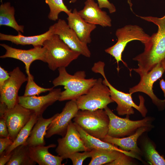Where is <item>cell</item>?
I'll return each mask as SVG.
<instances>
[{
  "instance_id": "cell-33",
  "label": "cell",
  "mask_w": 165,
  "mask_h": 165,
  "mask_svg": "<svg viewBox=\"0 0 165 165\" xmlns=\"http://www.w3.org/2000/svg\"><path fill=\"white\" fill-rule=\"evenodd\" d=\"M99 7L101 8H105L107 9L110 13L115 12L116 9L115 6L110 3L108 0H97ZM77 0H70V2L75 3Z\"/></svg>"
},
{
  "instance_id": "cell-15",
  "label": "cell",
  "mask_w": 165,
  "mask_h": 165,
  "mask_svg": "<svg viewBox=\"0 0 165 165\" xmlns=\"http://www.w3.org/2000/svg\"><path fill=\"white\" fill-rule=\"evenodd\" d=\"M1 46L6 50L5 53L0 57L1 58H11L19 60L25 64V71L28 77L32 75L30 68L32 63L36 60L41 61L45 62V48L43 46H37L28 50L13 48L4 43Z\"/></svg>"
},
{
  "instance_id": "cell-31",
  "label": "cell",
  "mask_w": 165,
  "mask_h": 165,
  "mask_svg": "<svg viewBox=\"0 0 165 165\" xmlns=\"http://www.w3.org/2000/svg\"><path fill=\"white\" fill-rule=\"evenodd\" d=\"M91 157V151H85L82 153L76 152L70 155L68 158L71 159L73 165H82L84 161Z\"/></svg>"
},
{
  "instance_id": "cell-25",
  "label": "cell",
  "mask_w": 165,
  "mask_h": 165,
  "mask_svg": "<svg viewBox=\"0 0 165 165\" xmlns=\"http://www.w3.org/2000/svg\"><path fill=\"white\" fill-rule=\"evenodd\" d=\"M121 152L114 150L92 149L91 150V159L88 165H106L116 159Z\"/></svg>"
},
{
  "instance_id": "cell-19",
  "label": "cell",
  "mask_w": 165,
  "mask_h": 165,
  "mask_svg": "<svg viewBox=\"0 0 165 165\" xmlns=\"http://www.w3.org/2000/svg\"><path fill=\"white\" fill-rule=\"evenodd\" d=\"M56 145L51 144L47 146L38 145L29 146L30 157L39 165H61L63 158L61 156L52 155L49 149L56 147Z\"/></svg>"
},
{
  "instance_id": "cell-37",
  "label": "cell",
  "mask_w": 165,
  "mask_h": 165,
  "mask_svg": "<svg viewBox=\"0 0 165 165\" xmlns=\"http://www.w3.org/2000/svg\"><path fill=\"white\" fill-rule=\"evenodd\" d=\"M12 154V151L6 154L3 153L0 155V165H4L9 161Z\"/></svg>"
},
{
  "instance_id": "cell-17",
  "label": "cell",
  "mask_w": 165,
  "mask_h": 165,
  "mask_svg": "<svg viewBox=\"0 0 165 165\" xmlns=\"http://www.w3.org/2000/svg\"><path fill=\"white\" fill-rule=\"evenodd\" d=\"M84 4L83 9L78 13L86 22L103 27L112 26V20L109 16L102 10L94 0H86Z\"/></svg>"
},
{
  "instance_id": "cell-11",
  "label": "cell",
  "mask_w": 165,
  "mask_h": 165,
  "mask_svg": "<svg viewBox=\"0 0 165 165\" xmlns=\"http://www.w3.org/2000/svg\"><path fill=\"white\" fill-rule=\"evenodd\" d=\"M58 145L55 151L63 159L68 158L76 152L90 151L85 145L80 134L74 123L71 121L65 135L57 140Z\"/></svg>"
},
{
  "instance_id": "cell-34",
  "label": "cell",
  "mask_w": 165,
  "mask_h": 165,
  "mask_svg": "<svg viewBox=\"0 0 165 165\" xmlns=\"http://www.w3.org/2000/svg\"><path fill=\"white\" fill-rule=\"evenodd\" d=\"M13 141L9 137L0 138V155L13 143Z\"/></svg>"
},
{
  "instance_id": "cell-13",
  "label": "cell",
  "mask_w": 165,
  "mask_h": 165,
  "mask_svg": "<svg viewBox=\"0 0 165 165\" xmlns=\"http://www.w3.org/2000/svg\"><path fill=\"white\" fill-rule=\"evenodd\" d=\"M79 110L76 100H70L66 103L62 111L48 127L45 135L49 138L54 135L64 137L65 135L68 125Z\"/></svg>"
},
{
  "instance_id": "cell-16",
  "label": "cell",
  "mask_w": 165,
  "mask_h": 165,
  "mask_svg": "<svg viewBox=\"0 0 165 165\" xmlns=\"http://www.w3.org/2000/svg\"><path fill=\"white\" fill-rule=\"evenodd\" d=\"M61 92L60 88H53L45 96H19L18 103L39 116L42 115L48 107L59 101Z\"/></svg>"
},
{
  "instance_id": "cell-39",
  "label": "cell",
  "mask_w": 165,
  "mask_h": 165,
  "mask_svg": "<svg viewBox=\"0 0 165 165\" xmlns=\"http://www.w3.org/2000/svg\"><path fill=\"white\" fill-rule=\"evenodd\" d=\"M160 86L163 91L164 96L165 97V81L164 79H162L160 81Z\"/></svg>"
},
{
  "instance_id": "cell-4",
  "label": "cell",
  "mask_w": 165,
  "mask_h": 165,
  "mask_svg": "<svg viewBox=\"0 0 165 165\" xmlns=\"http://www.w3.org/2000/svg\"><path fill=\"white\" fill-rule=\"evenodd\" d=\"M73 121L86 133L94 137L101 140L107 135L109 119L104 109L79 110Z\"/></svg>"
},
{
  "instance_id": "cell-23",
  "label": "cell",
  "mask_w": 165,
  "mask_h": 165,
  "mask_svg": "<svg viewBox=\"0 0 165 165\" xmlns=\"http://www.w3.org/2000/svg\"><path fill=\"white\" fill-rule=\"evenodd\" d=\"M53 35L51 29L46 32L37 35L31 36H24L20 32H18L16 35H7L0 33V40L8 41L17 45H32L34 47L43 46L44 41Z\"/></svg>"
},
{
  "instance_id": "cell-20",
  "label": "cell",
  "mask_w": 165,
  "mask_h": 165,
  "mask_svg": "<svg viewBox=\"0 0 165 165\" xmlns=\"http://www.w3.org/2000/svg\"><path fill=\"white\" fill-rule=\"evenodd\" d=\"M149 127H143L139 128L133 134L127 137L115 138L107 135L101 140L119 147L121 149L140 154L141 151L137 144L139 137L148 129Z\"/></svg>"
},
{
  "instance_id": "cell-29",
  "label": "cell",
  "mask_w": 165,
  "mask_h": 165,
  "mask_svg": "<svg viewBox=\"0 0 165 165\" xmlns=\"http://www.w3.org/2000/svg\"><path fill=\"white\" fill-rule=\"evenodd\" d=\"M144 148L146 157L152 165H165V159L160 155L151 142L145 141Z\"/></svg>"
},
{
  "instance_id": "cell-6",
  "label": "cell",
  "mask_w": 165,
  "mask_h": 165,
  "mask_svg": "<svg viewBox=\"0 0 165 165\" xmlns=\"http://www.w3.org/2000/svg\"><path fill=\"white\" fill-rule=\"evenodd\" d=\"M76 102L79 110L91 111L104 109L109 104L114 102L108 87L103 84L101 78L97 79L88 92L79 97Z\"/></svg>"
},
{
  "instance_id": "cell-1",
  "label": "cell",
  "mask_w": 165,
  "mask_h": 165,
  "mask_svg": "<svg viewBox=\"0 0 165 165\" xmlns=\"http://www.w3.org/2000/svg\"><path fill=\"white\" fill-rule=\"evenodd\" d=\"M137 16L158 28L157 32L144 44V51L133 59L137 61L138 66L133 70L140 75L147 73L165 58V14L161 17Z\"/></svg>"
},
{
  "instance_id": "cell-2",
  "label": "cell",
  "mask_w": 165,
  "mask_h": 165,
  "mask_svg": "<svg viewBox=\"0 0 165 165\" xmlns=\"http://www.w3.org/2000/svg\"><path fill=\"white\" fill-rule=\"evenodd\" d=\"M59 75L52 81L54 87L63 86L65 90L61 91L59 100L60 101L68 100H76L80 96L86 94L96 83L97 79L86 78L84 71H78L73 75L69 74L66 67L58 69Z\"/></svg>"
},
{
  "instance_id": "cell-38",
  "label": "cell",
  "mask_w": 165,
  "mask_h": 165,
  "mask_svg": "<svg viewBox=\"0 0 165 165\" xmlns=\"http://www.w3.org/2000/svg\"><path fill=\"white\" fill-rule=\"evenodd\" d=\"M8 108L5 103H0V118H3Z\"/></svg>"
},
{
  "instance_id": "cell-7",
  "label": "cell",
  "mask_w": 165,
  "mask_h": 165,
  "mask_svg": "<svg viewBox=\"0 0 165 165\" xmlns=\"http://www.w3.org/2000/svg\"><path fill=\"white\" fill-rule=\"evenodd\" d=\"M109 119L107 135L115 138H121L131 134L139 128L150 127L151 118L145 117L143 119L134 121L130 119L129 116L125 118L115 114L108 106L105 109Z\"/></svg>"
},
{
  "instance_id": "cell-9",
  "label": "cell",
  "mask_w": 165,
  "mask_h": 165,
  "mask_svg": "<svg viewBox=\"0 0 165 165\" xmlns=\"http://www.w3.org/2000/svg\"><path fill=\"white\" fill-rule=\"evenodd\" d=\"M164 72L161 62L158 63L147 73L139 75L140 80L139 82L130 88L129 93L132 94L138 92L144 93L150 98L159 110H163L165 108V100L158 98L154 94L152 88L154 82L162 77Z\"/></svg>"
},
{
  "instance_id": "cell-10",
  "label": "cell",
  "mask_w": 165,
  "mask_h": 165,
  "mask_svg": "<svg viewBox=\"0 0 165 165\" xmlns=\"http://www.w3.org/2000/svg\"><path fill=\"white\" fill-rule=\"evenodd\" d=\"M10 77L0 89V102L5 103L8 108L18 103V92L21 85L28 80V77L16 67L9 73Z\"/></svg>"
},
{
  "instance_id": "cell-36",
  "label": "cell",
  "mask_w": 165,
  "mask_h": 165,
  "mask_svg": "<svg viewBox=\"0 0 165 165\" xmlns=\"http://www.w3.org/2000/svg\"><path fill=\"white\" fill-rule=\"evenodd\" d=\"M10 77L9 73L2 67H0V89H1L5 82Z\"/></svg>"
},
{
  "instance_id": "cell-3",
  "label": "cell",
  "mask_w": 165,
  "mask_h": 165,
  "mask_svg": "<svg viewBox=\"0 0 165 165\" xmlns=\"http://www.w3.org/2000/svg\"><path fill=\"white\" fill-rule=\"evenodd\" d=\"M42 46L46 49L45 63L53 71L67 67L81 55L70 48L57 35L53 34L46 40Z\"/></svg>"
},
{
  "instance_id": "cell-28",
  "label": "cell",
  "mask_w": 165,
  "mask_h": 165,
  "mask_svg": "<svg viewBox=\"0 0 165 165\" xmlns=\"http://www.w3.org/2000/svg\"><path fill=\"white\" fill-rule=\"evenodd\" d=\"M45 0L50 8L48 16L50 20L55 21L58 20L59 15L61 12L65 13L68 15L72 12L71 9H68L64 4L63 0Z\"/></svg>"
},
{
  "instance_id": "cell-40",
  "label": "cell",
  "mask_w": 165,
  "mask_h": 165,
  "mask_svg": "<svg viewBox=\"0 0 165 165\" xmlns=\"http://www.w3.org/2000/svg\"><path fill=\"white\" fill-rule=\"evenodd\" d=\"M161 63L163 66L165 72V58L161 61Z\"/></svg>"
},
{
  "instance_id": "cell-35",
  "label": "cell",
  "mask_w": 165,
  "mask_h": 165,
  "mask_svg": "<svg viewBox=\"0 0 165 165\" xmlns=\"http://www.w3.org/2000/svg\"><path fill=\"white\" fill-rule=\"evenodd\" d=\"M0 138L9 137L8 128L3 118H0Z\"/></svg>"
},
{
  "instance_id": "cell-30",
  "label": "cell",
  "mask_w": 165,
  "mask_h": 165,
  "mask_svg": "<svg viewBox=\"0 0 165 165\" xmlns=\"http://www.w3.org/2000/svg\"><path fill=\"white\" fill-rule=\"evenodd\" d=\"M27 77V83L25 87L24 96H38L42 93L50 91L54 88V86L50 88H44L39 86L34 81V77L32 75Z\"/></svg>"
},
{
  "instance_id": "cell-5",
  "label": "cell",
  "mask_w": 165,
  "mask_h": 165,
  "mask_svg": "<svg viewBox=\"0 0 165 165\" xmlns=\"http://www.w3.org/2000/svg\"><path fill=\"white\" fill-rule=\"evenodd\" d=\"M116 35L118 39L117 42L106 49L105 51L113 57L118 64L121 61L126 67L127 65L122 59V54L128 42L136 40L144 44L150 37L140 26L131 24L118 29L116 31Z\"/></svg>"
},
{
  "instance_id": "cell-12",
  "label": "cell",
  "mask_w": 165,
  "mask_h": 165,
  "mask_svg": "<svg viewBox=\"0 0 165 165\" xmlns=\"http://www.w3.org/2000/svg\"><path fill=\"white\" fill-rule=\"evenodd\" d=\"M49 28L53 34L58 35L72 50L86 57H90L91 52L87 44L80 41L75 31L64 20L59 19L57 23Z\"/></svg>"
},
{
  "instance_id": "cell-22",
  "label": "cell",
  "mask_w": 165,
  "mask_h": 165,
  "mask_svg": "<svg viewBox=\"0 0 165 165\" xmlns=\"http://www.w3.org/2000/svg\"><path fill=\"white\" fill-rule=\"evenodd\" d=\"M58 114L56 113L48 119L43 118L42 115L38 116L27 140L26 144L28 146L45 145L44 138L48 127Z\"/></svg>"
},
{
  "instance_id": "cell-18",
  "label": "cell",
  "mask_w": 165,
  "mask_h": 165,
  "mask_svg": "<svg viewBox=\"0 0 165 165\" xmlns=\"http://www.w3.org/2000/svg\"><path fill=\"white\" fill-rule=\"evenodd\" d=\"M67 19L68 26L81 41L87 44L91 42V33L96 28V25L86 22L79 15L76 9L68 15Z\"/></svg>"
},
{
  "instance_id": "cell-24",
  "label": "cell",
  "mask_w": 165,
  "mask_h": 165,
  "mask_svg": "<svg viewBox=\"0 0 165 165\" xmlns=\"http://www.w3.org/2000/svg\"><path fill=\"white\" fill-rule=\"evenodd\" d=\"M15 9L10 2L2 3L0 6V26L10 27L18 32L24 33V26L19 25L16 21Z\"/></svg>"
},
{
  "instance_id": "cell-41",
  "label": "cell",
  "mask_w": 165,
  "mask_h": 165,
  "mask_svg": "<svg viewBox=\"0 0 165 165\" xmlns=\"http://www.w3.org/2000/svg\"><path fill=\"white\" fill-rule=\"evenodd\" d=\"M98 62H100V61H98ZM103 63H104V62H103ZM95 63H94V64H95Z\"/></svg>"
},
{
  "instance_id": "cell-21",
  "label": "cell",
  "mask_w": 165,
  "mask_h": 165,
  "mask_svg": "<svg viewBox=\"0 0 165 165\" xmlns=\"http://www.w3.org/2000/svg\"><path fill=\"white\" fill-rule=\"evenodd\" d=\"M74 123L85 146L90 150L93 149L116 150L131 157L139 159L136 154L131 151L128 152L119 148L112 144L103 141L100 139L91 136L86 133L77 124Z\"/></svg>"
},
{
  "instance_id": "cell-27",
  "label": "cell",
  "mask_w": 165,
  "mask_h": 165,
  "mask_svg": "<svg viewBox=\"0 0 165 165\" xmlns=\"http://www.w3.org/2000/svg\"><path fill=\"white\" fill-rule=\"evenodd\" d=\"M38 117V116L34 112L29 121L20 131L13 144L4 153L6 154L9 153L17 146L26 144L27 140Z\"/></svg>"
},
{
  "instance_id": "cell-14",
  "label": "cell",
  "mask_w": 165,
  "mask_h": 165,
  "mask_svg": "<svg viewBox=\"0 0 165 165\" xmlns=\"http://www.w3.org/2000/svg\"><path fill=\"white\" fill-rule=\"evenodd\" d=\"M34 112L18 103L8 108L3 117L6 121L9 137L13 141L19 133L30 119Z\"/></svg>"
},
{
  "instance_id": "cell-26",
  "label": "cell",
  "mask_w": 165,
  "mask_h": 165,
  "mask_svg": "<svg viewBox=\"0 0 165 165\" xmlns=\"http://www.w3.org/2000/svg\"><path fill=\"white\" fill-rule=\"evenodd\" d=\"M29 146L26 144L19 145L12 151V154L6 165H34L36 163L30 157Z\"/></svg>"
},
{
  "instance_id": "cell-32",
  "label": "cell",
  "mask_w": 165,
  "mask_h": 165,
  "mask_svg": "<svg viewBox=\"0 0 165 165\" xmlns=\"http://www.w3.org/2000/svg\"><path fill=\"white\" fill-rule=\"evenodd\" d=\"M127 155L121 152L119 156L112 162L107 165H130L133 164L132 159Z\"/></svg>"
},
{
  "instance_id": "cell-8",
  "label": "cell",
  "mask_w": 165,
  "mask_h": 165,
  "mask_svg": "<svg viewBox=\"0 0 165 165\" xmlns=\"http://www.w3.org/2000/svg\"><path fill=\"white\" fill-rule=\"evenodd\" d=\"M100 74L104 78L103 83L110 90L111 98L117 105L116 111L119 115L129 116L133 114L134 113V108L138 111L143 117H145L147 110L145 106V99L142 96H139V104L138 105H137L133 101L132 94L125 93L117 90L108 81L104 71L101 72Z\"/></svg>"
}]
</instances>
